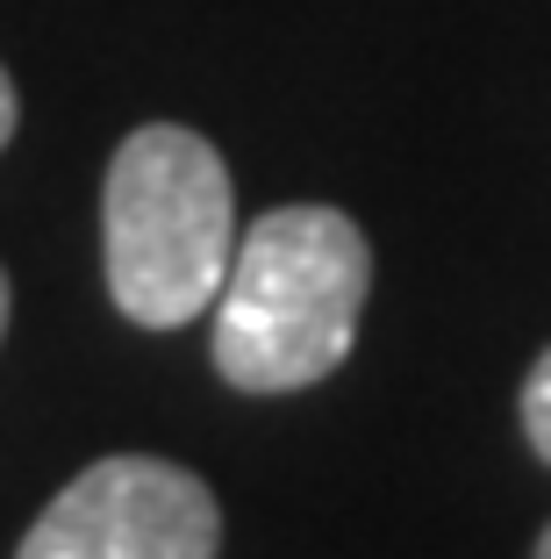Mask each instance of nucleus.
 I'll list each match as a JSON object with an SVG mask.
<instances>
[{
    "mask_svg": "<svg viewBox=\"0 0 551 559\" xmlns=\"http://www.w3.org/2000/svg\"><path fill=\"white\" fill-rule=\"evenodd\" d=\"M373 295V245L344 209L301 201L237 237L215 295V373L237 395H294L330 380L358 345Z\"/></svg>",
    "mask_w": 551,
    "mask_h": 559,
    "instance_id": "obj_1",
    "label": "nucleus"
},
{
    "mask_svg": "<svg viewBox=\"0 0 551 559\" xmlns=\"http://www.w3.org/2000/svg\"><path fill=\"white\" fill-rule=\"evenodd\" d=\"M229 165L201 130L144 122L115 144L100 187V259L115 309L144 330H179L215 309L237 259Z\"/></svg>",
    "mask_w": 551,
    "mask_h": 559,
    "instance_id": "obj_2",
    "label": "nucleus"
},
{
    "mask_svg": "<svg viewBox=\"0 0 551 559\" xmlns=\"http://www.w3.org/2000/svg\"><path fill=\"white\" fill-rule=\"evenodd\" d=\"M223 510L201 474L151 452H115L72 474L15 559H215Z\"/></svg>",
    "mask_w": 551,
    "mask_h": 559,
    "instance_id": "obj_3",
    "label": "nucleus"
},
{
    "mask_svg": "<svg viewBox=\"0 0 551 559\" xmlns=\"http://www.w3.org/2000/svg\"><path fill=\"white\" fill-rule=\"evenodd\" d=\"M523 430H530L537 460L551 466V352L530 366V380H523Z\"/></svg>",
    "mask_w": 551,
    "mask_h": 559,
    "instance_id": "obj_4",
    "label": "nucleus"
},
{
    "mask_svg": "<svg viewBox=\"0 0 551 559\" xmlns=\"http://www.w3.org/2000/svg\"><path fill=\"white\" fill-rule=\"evenodd\" d=\"M15 116H22V100H15V80H8V66H0V151H8V136H15Z\"/></svg>",
    "mask_w": 551,
    "mask_h": 559,
    "instance_id": "obj_5",
    "label": "nucleus"
},
{
    "mask_svg": "<svg viewBox=\"0 0 551 559\" xmlns=\"http://www.w3.org/2000/svg\"><path fill=\"white\" fill-rule=\"evenodd\" d=\"M0 337H8V273H0Z\"/></svg>",
    "mask_w": 551,
    "mask_h": 559,
    "instance_id": "obj_6",
    "label": "nucleus"
},
{
    "mask_svg": "<svg viewBox=\"0 0 551 559\" xmlns=\"http://www.w3.org/2000/svg\"><path fill=\"white\" fill-rule=\"evenodd\" d=\"M537 559H551V531H544V538H537Z\"/></svg>",
    "mask_w": 551,
    "mask_h": 559,
    "instance_id": "obj_7",
    "label": "nucleus"
}]
</instances>
